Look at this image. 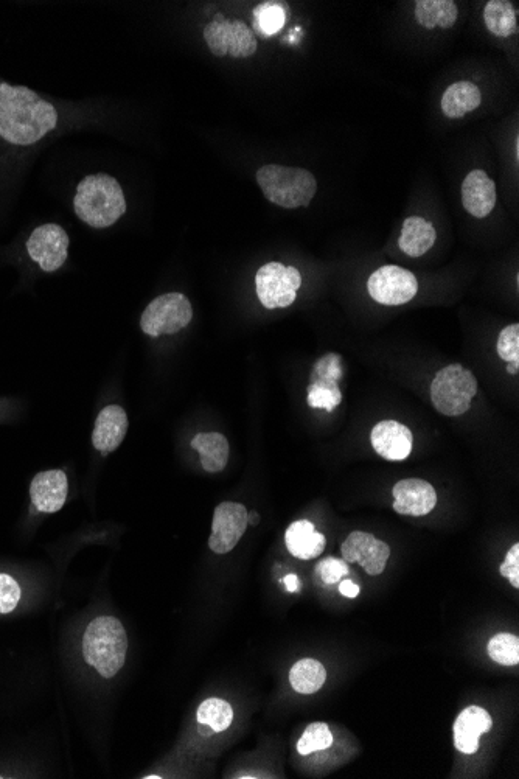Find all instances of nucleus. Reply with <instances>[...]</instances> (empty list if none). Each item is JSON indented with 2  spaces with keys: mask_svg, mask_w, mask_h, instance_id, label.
Wrapping results in <instances>:
<instances>
[{
  "mask_svg": "<svg viewBox=\"0 0 519 779\" xmlns=\"http://www.w3.org/2000/svg\"><path fill=\"white\" fill-rule=\"evenodd\" d=\"M373 450L377 451L386 461H405L411 455L412 437L411 430L395 420H383L375 425L370 434Z\"/></svg>",
  "mask_w": 519,
  "mask_h": 779,
  "instance_id": "nucleus-14",
  "label": "nucleus"
},
{
  "mask_svg": "<svg viewBox=\"0 0 519 779\" xmlns=\"http://www.w3.org/2000/svg\"><path fill=\"white\" fill-rule=\"evenodd\" d=\"M436 238V229L429 221L422 217H409L401 228L398 246L409 257H420L434 246Z\"/></svg>",
  "mask_w": 519,
  "mask_h": 779,
  "instance_id": "nucleus-21",
  "label": "nucleus"
},
{
  "mask_svg": "<svg viewBox=\"0 0 519 779\" xmlns=\"http://www.w3.org/2000/svg\"><path fill=\"white\" fill-rule=\"evenodd\" d=\"M248 521L251 526H257L258 523H260V517H258L257 512L252 511L248 514Z\"/></svg>",
  "mask_w": 519,
  "mask_h": 779,
  "instance_id": "nucleus-37",
  "label": "nucleus"
},
{
  "mask_svg": "<svg viewBox=\"0 0 519 779\" xmlns=\"http://www.w3.org/2000/svg\"><path fill=\"white\" fill-rule=\"evenodd\" d=\"M254 16L255 25L265 36L276 35L286 24V8L276 2L258 5L254 10Z\"/></svg>",
  "mask_w": 519,
  "mask_h": 779,
  "instance_id": "nucleus-30",
  "label": "nucleus"
},
{
  "mask_svg": "<svg viewBox=\"0 0 519 779\" xmlns=\"http://www.w3.org/2000/svg\"><path fill=\"white\" fill-rule=\"evenodd\" d=\"M317 576L321 577L322 582L327 585H335L336 582L347 576L350 573L349 563L344 559H335V557H327L322 560L319 565L316 566Z\"/></svg>",
  "mask_w": 519,
  "mask_h": 779,
  "instance_id": "nucleus-33",
  "label": "nucleus"
},
{
  "mask_svg": "<svg viewBox=\"0 0 519 779\" xmlns=\"http://www.w3.org/2000/svg\"><path fill=\"white\" fill-rule=\"evenodd\" d=\"M492 716L481 706H468L454 722V745L465 755H474L479 750L482 734L492 730Z\"/></svg>",
  "mask_w": 519,
  "mask_h": 779,
  "instance_id": "nucleus-16",
  "label": "nucleus"
},
{
  "mask_svg": "<svg viewBox=\"0 0 519 779\" xmlns=\"http://www.w3.org/2000/svg\"><path fill=\"white\" fill-rule=\"evenodd\" d=\"M53 105L24 86L0 83V137L14 145H33L55 130Z\"/></svg>",
  "mask_w": 519,
  "mask_h": 779,
  "instance_id": "nucleus-1",
  "label": "nucleus"
},
{
  "mask_svg": "<svg viewBox=\"0 0 519 779\" xmlns=\"http://www.w3.org/2000/svg\"><path fill=\"white\" fill-rule=\"evenodd\" d=\"M69 483L63 470H49L38 473L30 486L33 506L42 514H55L61 511L67 500Z\"/></svg>",
  "mask_w": 519,
  "mask_h": 779,
  "instance_id": "nucleus-15",
  "label": "nucleus"
},
{
  "mask_svg": "<svg viewBox=\"0 0 519 779\" xmlns=\"http://www.w3.org/2000/svg\"><path fill=\"white\" fill-rule=\"evenodd\" d=\"M193 450L201 456V465L209 473H220L229 461V442L220 433H201L192 441Z\"/></svg>",
  "mask_w": 519,
  "mask_h": 779,
  "instance_id": "nucleus-22",
  "label": "nucleus"
},
{
  "mask_svg": "<svg viewBox=\"0 0 519 779\" xmlns=\"http://www.w3.org/2000/svg\"><path fill=\"white\" fill-rule=\"evenodd\" d=\"M342 559L347 563H359L369 576H378L386 570L391 548L367 532L355 531L345 538L341 546Z\"/></svg>",
  "mask_w": 519,
  "mask_h": 779,
  "instance_id": "nucleus-12",
  "label": "nucleus"
},
{
  "mask_svg": "<svg viewBox=\"0 0 519 779\" xmlns=\"http://www.w3.org/2000/svg\"><path fill=\"white\" fill-rule=\"evenodd\" d=\"M325 680H327V671L324 664L311 658L297 661L290 671L291 686L299 694L311 696L324 686Z\"/></svg>",
  "mask_w": 519,
  "mask_h": 779,
  "instance_id": "nucleus-25",
  "label": "nucleus"
},
{
  "mask_svg": "<svg viewBox=\"0 0 519 779\" xmlns=\"http://www.w3.org/2000/svg\"><path fill=\"white\" fill-rule=\"evenodd\" d=\"M484 21L498 38H510L518 33L516 10L509 0H490L484 8Z\"/></svg>",
  "mask_w": 519,
  "mask_h": 779,
  "instance_id": "nucleus-24",
  "label": "nucleus"
},
{
  "mask_svg": "<svg viewBox=\"0 0 519 779\" xmlns=\"http://www.w3.org/2000/svg\"><path fill=\"white\" fill-rule=\"evenodd\" d=\"M255 287L263 307L268 310L286 308L296 301L297 290L302 287V276L294 266L272 262L258 269Z\"/></svg>",
  "mask_w": 519,
  "mask_h": 779,
  "instance_id": "nucleus-7",
  "label": "nucleus"
},
{
  "mask_svg": "<svg viewBox=\"0 0 519 779\" xmlns=\"http://www.w3.org/2000/svg\"><path fill=\"white\" fill-rule=\"evenodd\" d=\"M459 18V8L453 0H418L415 2V19L426 30L436 27L451 28Z\"/></svg>",
  "mask_w": 519,
  "mask_h": 779,
  "instance_id": "nucleus-23",
  "label": "nucleus"
},
{
  "mask_svg": "<svg viewBox=\"0 0 519 779\" xmlns=\"http://www.w3.org/2000/svg\"><path fill=\"white\" fill-rule=\"evenodd\" d=\"M488 655L502 666H516L519 663V640L512 633H498L488 643Z\"/></svg>",
  "mask_w": 519,
  "mask_h": 779,
  "instance_id": "nucleus-29",
  "label": "nucleus"
},
{
  "mask_svg": "<svg viewBox=\"0 0 519 779\" xmlns=\"http://www.w3.org/2000/svg\"><path fill=\"white\" fill-rule=\"evenodd\" d=\"M193 308L187 296L168 293L156 297L140 319V327L148 336L175 335L192 322Z\"/></svg>",
  "mask_w": 519,
  "mask_h": 779,
  "instance_id": "nucleus-6",
  "label": "nucleus"
},
{
  "mask_svg": "<svg viewBox=\"0 0 519 779\" xmlns=\"http://www.w3.org/2000/svg\"><path fill=\"white\" fill-rule=\"evenodd\" d=\"M333 745V734L327 724L314 722L305 728L302 738L297 742L299 755L308 756L311 753L324 752Z\"/></svg>",
  "mask_w": 519,
  "mask_h": 779,
  "instance_id": "nucleus-28",
  "label": "nucleus"
},
{
  "mask_svg": "<svg viewBox=\"0 0 519 779\" xmlns=\"http://www.w3.org/2000/svg\"><path fill=\"white\" fill-rule=\"evenodd\" d=\"M128 431V416L125 409L119 405H109L98 414L95 420L94 433H92V444L95 450L103 455H108L117 450L125 439Z\"/></svg>",
  "mask_w": 519,
  "mask_h": 779,
  "instance_id": "nucleus-18",
  "label": "nucleus"
},
{
  "mask_svg": "<svg viewBox=\"0 0 519 779\" xmlns=\"http://www.w3.org/2000/svg\"><path fill=\"white\" fill-rule=\"evenodd\" d=\"M342 392L338 381L328 375L314 378L308 388V405L314 409H325L331 413L336 406L341 405Z\"/></svg>",
  "mask_w": 519,
  "mask_h": 779,
  "instance_id": "nucleus-26",
  "label": "nucleus"
},
{
  "mask_svg": "<svg viewBox=\"0 0 519 779\" xmlns=\"http://www.w3.org/2000/svg\"><path fill=\"white\" fill-rule=\"evenodd\" d=\"M373 301L389 307L408 304L418 291V282L408 269L397 265L381 266L367 280Z\"/></svg>",
  "mask_w": 519,
  "mask_h": 779,
  "instance_id": "nucleus-9",
  "label": "nucleus"
},
{
  "mask_svg": "<svg viewBox=\"0 0 519 779\" xmlns=\"http://www.w3.org/2000/svg\"><path fill=\"white\" fill-rule=\"evenodd\" d=\"M147 779H159L161 776L151 775V776H145Z\"/></svg>",
  "mask_w": 519,
  "mask_h": 779,
  "instance_id": "nucleus-39",
  "label": "nucleus"
},
{
  "mask_svg": "<svg viewBox=\"0 0 519 779\" xmlns=\"http://www.w3.org/2000/svg\"><path fill=\"white\" fill-rule=\"evenodd\" d=\"M482 92L471 81H457L443 92L442 111L448 119H462L481 106Z\"/></svg>",
  "mask_w": 519,
  "mask_h": 779,
  "instance_id": "nucleus-20",
  "label": "nucleus"
},
{
  "mask_svg": "<svg viewBox=\"0 0 519 779\" xmlns=\"http://www.w3.org/2000/svg\"><path fill=\"white\" fill-rule=\"evenodd\" d=\"M286 549L291 556L300 560H311L321 556L327 546V538L319 534L308 520L294 521L285 532Z\"/></svg>",
  "mask_w": 519,
  "mask_h": 779,
  "instance_id": "nucleus-19",
  "label": "nucleus"
},
{
  "mask_svg": "<svg viewBox=\"0 0 519 779\" xmlns=\"http://www.w3.org/2000/svg\"><path fill=\"white\" fill-rule=\"evenodd\" d=\"M283 582H285L286 590L291 591V593H294V591H297L300 588V580L296 574L286 576L285 579H283Z\"/></svg>",
  "mask_w": 519,
  "mask_h": 779,
  "instance_id": "nucleus-36",
  "label": "nucleus"
},
{
  "mask_svg": "<svg viewBox=\"0 0 519 779\" xmlns=\"http://www.w3.org/2000/svg\"><path fill=\"white\" fill-rule=\"evenodd\" d=\"M394 511L400 515L423 517L436 507L437 493L431 484L423 479H403L395 484Z\"/></svg>",
  "mask_w": 519,
  "mask_h": 779,
  "instance_id": "nucleus-13",
  "label": "nucleus"
},
{
  "mask_svg": "<svg viewBox=\"0 0 519 779\" xmlns=\"http://www.w3.org/2000/svg\"><path fill=\"white\" fill-rule=\"evenodd\" d=\"M69 237L58 224H44L33 231L27 242V251L46 273L60 269L67 260Z\"/></svg>",
  "mask_w": 519,
  "mask_h": 779,
  "instance_id": "nucleus-11",
  "label": "nucleus"
},
{
  "mask_svg": "<svg viewBox=\"0 0 519 779\" xmlns=\"http://www.w3.org/2000/svg\"><path fill=\"white\" fill-rule=\"evenodd\" d=\"M248 514V509L243 504L232 503V501H226L216 507L209 548L216 554L232 551L248 529Z\"/></svg>",
  "mask_w": 519,
  "mask_h": 779,
  "instance_id": "nucleus-10",
  "label": "nucleus"
},
{
  "mask_svg": "<svg viewBox=\"0 0 519 779\" xmlns=\"http://www.w3.org/2000/svg\"><path fill=\"white\" fill-rule=\"evenodd\" d=\"M507 372L512 375H516L519 372V361H516V363H509V366H507Z\"/></svg>",
  "mask_w": 519,
  "mask_h": 779,
  "instance_id": "nucleus-38",
  "label": "nucleus"
},
{
  "mask_svg": "<svg viewBox=\"0 0 519 779\" xmlns=\"http://www.w3.org/2000/svg\"><path fill=\"white\" fill-rule=\"evenodd\" d=\"M359 591H361V587L352 582V580H342L341 584H339V593L345 596V598L355 599Z\"/></svg>",
  "mask_w": 519,
  "mask_h": 779,
  "instance_id": "nucleus-35",
  "label": "nucleus"
},
{
  "mask_svg": "<svg viewBox=\"0 0 519 779\" xmlns=\"http://www.w3.org/2000/svg\"><path fill=\"white\" fill-rule=\"evenodd\" d=\"M496 184L484 170L468 173L462 184V204L474 218H485L496 206Z\"/></svg>",
  "mask_w": 519,
  "mask_h": 779,
  "instance_id": "nucleus-17",
  "label": "nucleus"
},
{
  "mask_svg": "<svg viewBox=\"0 0 519 779\" xmlns=\"http://www.w3.org/2000/svg\"><path fill=\"white\" fill-rule=\"evenodd\" d=\"M21 601V587L13 577L0 574V615H8Z\"/></svg>",
  "mask_w": 519,
  "mask_h": 779,
  "instance_id": "nucleus-32",
  "label": "nucleus"
},
{
  "mask_svg": "<svg viewBox=\"0 0 519 779\" xmlns=\"http://www.w3.org/2000/svg\"><path fill=\"white\" fill-rule=\"evenodd\" d=\"M75 214L91 228L105 229L126 212L125 195L117 179L105 173L86 176L78 184Z\"/></svg>",
  "mask_w": 519,
  "mask_h": 779,
  "instance_id": "nucleus-2",
  "label": "nucleus"
},
{
  "mask_svg": "<svg viewBox=\"0 0 519 779\" xmlns=\"http://www.w3.org/2000/svg\"><path fill=\"white\" fill-rule=\"evenodd\" d=\"M234 720L232 706L223 699H207L198 708V722L213 730V733L226 731Z\"/></svg>",
  "mask_w": 519,
  "mask_h": 779,
  "instance_id": "nucleus-27",
  "label": "nucleus"
},
{
  "mask_svg": "<svg viewBox=\"0 0 519 779\" xmlns=\"http://www.w3.org/2000/svg\"><path fill=\"white\" fill-rule=\"evenodd\" d=\"M502 576L509 580L510 584L515 588H519V545L515 543L512 548L507 552L506 560L502 563L501 568Z\"/></svg>",
  "mask_w": 519,
  "mask_h": 779,
  "instance_id": "nucleus-34",
  "label": "nucleus"
},
{
  "mask_svg": "<svg viewBox=\"0 0 519 779\" xmlns=\"http://www.w3.org/2000/svg\"><path fill=\"white\" fill-rule=\"evenodd\" d=\"M478 394V380L462 364H450L437 372L431 383V402L443 416L457 417L471 408Z\"/></svg>",
  "mask_w": 519,
  "mask_h": 779,
  "instance_id": "nucleus-5",
  "label": "nucleus"
},
{
  "mask_svg": "<svg viewBox=\"0 0 519 779\" xmlns=\"http://www.w3.org/2000/svg\"><path fill=\"white\" fill-rule=\"evenodd\" d=\"M207 47L218 58L234 56L249 58L257 52V39L254 32L243 21L216 19L204 30Z\"/></svg>",
  "mask_w": 519,
  "mask_h": 779,
  "instance_id": "nucleus-8",
  "label": "nucleus"
},
{
  "mask_svg": "<svg viewBox=\"0 0 519 779\" xmlns=\"http://www.w3.org/2000/svg\"><path fill=\"white\" fill-rule=\"evenodd\" d=\"M257 182L266 200L285 209L307 207L317 192L316 178L305 168L265 165L257 172Z\"/></svg>",
  "mask_w": 519,
  "mask_h": 779,
  "instance_id": "nucleus-4",
  "label": "nucleus"
},
{
  "mask_svg": "<svg viewBox=\"0 0 519 779\" xmlns=\"http://www.w3.org/2000/svg\"><path fill=\"white\" fill-rule=\"evenodd\" d=\"M496 350L499 358L507 363L519 361V324L507 325L506 329L499 333Z\"/></svg>",
  "mask_w": 519,
  "mask_h": 779,
  "instance_id": "nucleus-31",
  "label": "nucleus"
},
{
  "mask_svg": "<svg viewBox=\"0 0 519 779\" xmlns=\"http://www.w3.org/2000/svg\"><path fill=\"white\" fill-rule=\"evenodd\" d=\"M128 652V636L122 622L112 616H98L84 632L83 655L86 663L105 678L123 668Z\"/></svg>",
  "mask_w": 519,
  "mask_h": 779,
  "instance_id": "nucleus-3",
  "label": "nucleus"
}]
</instances>
